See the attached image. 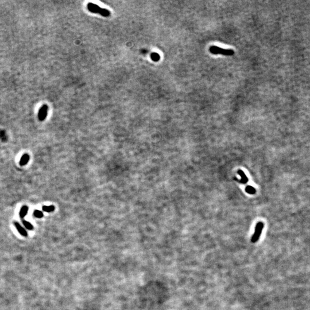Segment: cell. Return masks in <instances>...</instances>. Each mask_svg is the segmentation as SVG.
Here are the masks:
<instances>
[{
	"label": "cell",
	"instance_id": "5",
	"mask_svg": "<svg viewBox=\"0 0 310 310\" xmlns=\"http://www.w3.org/2000/svg\"><path fill=\"white\" fill-rule=\"evenodd\" d=\"M14 225L15 226L16 228V229L17 230V231L19 232V233L23 235V237H28V232L26 231V230L17 222H14Z\"/></svg>",
	"mask_w": 310,
	"mask_h": 310
},
{
	"label": "cell",
	"instance_id": "1",
	"mask_svg": "<svg viewBox=\"0 0 310 310\" xmlns=\"http://www.w3.org/2000/svg\"><path fill=\"white\" fill-rule=\"evenodd\" d=\"M87 8L90 12L92 13H98L104 17H108L110 15V12L108 9L101 8L98 5L93 3H89L87 5Z\"/></svg>",
	"mask_w": 310,
	"mask_h": 310
},
{
	"label": "cell",
	"instance_id": "6",
	"mask_svg": "<svg viewBox=\"0 0 310 310\" xmlns=\"http://www.w3.org/2000/svg\"><path fill=\"white\" fill-rule=\"evenodd\" d=\"M30 157L29 155L25 154H24V155L22 156L21 159H20V165L21 166H25L30 161Z\"/></svg>",
	"mask_w": 310,
	"mask_h": 310
},
{
	"label": "cell",
	"instance_id": "3",
	"mask_svg": "<svg viewBox=\"0 0 310 310\" xmlns=\"http://www.w3.org/2000/svg\"><path fill=\"white\" fill-rule=\"evenodd\" d=\"M263 228L264 223L263 222H259L257 223L255 228V231L251 238V241L252 243H256L259 241L261 236V232H263Z\"/></svg>",
	"mask_w": 310,
	"mask_h": 310
},
{
	"label": "cell",
	"instance_id": "10",
	"mask_svg": "<svg viewBox=\"0 0 310 310\" xmlns=\"http://www.w3.org/2000/svg\"><path fill=\"white\" fill-rule=\"evenodd\" d=\"M42 209L44 211H46L47 213L52 212L55 210V207L53 205L51 206H43L42 207Z\"/></svg>",
	"mask_w": 310,
	"mask_h": 310
},
{
	"label": "cell",
	"instance_id": "7",
	"mask_svg": "<svg viewBox=\"0 0 310 310\" xmlns=\"http://www.w3.org/2000/svg\"><path fill=\"white\" fill-rule=\"evenodd\" d=\"M28 210H29V207L26 206V205H24L23 206L21 210H20V217L21 218L23 219L24 217L26 216V215L28 214Z\"/></svg>",
	"mask_w": 310,
	"mask_h": 310
},
{
	"label": "cell",
	"instance_id": "13",
	"mask_svg": "<svg viewBox=\"0 0 310 310\" xmlns=\"http://www.w3.org/2000/svg\"><path fill=\"white\" fill-rule=\"evenodd\" d=\"M151 58L152 59L155 61V62H157L159 61V60L160 59V56L158 54H156V53H153L151 54Z\"/></svg>",
	"mask_w": 310,
	"mask_h": 310
},
{
	"label": "cell",
	"instance_id": "2",
	"mask_svg": "<svg viewBox=\"0 0 310 310\" xmlns=\"http://www.w3.org/2000/svg\"><path fill=\"white\" fill-rule=\"evenodd\" d=\"M210 51L213 54H222L227 56H232L234 54L232 49H226L215 46L210 48Z\"/></svg>",
	"mask_w": 310,
	"mask_h": 310
},
{
	"label": "cell",
	"instance_id": "11",
	"mask_svg": "<svg viewBox=\"0 0 310 310\" xmlns=\"http://www.w3.org/2000/svg\"><path fill=\"white\" fill-rule=\"evenodd\" d=\"M33 215L36 218H42L43 217V213L42 211L39 210H35L33 212Z\"/></svg>",
	"mask_w": 310,
	"mask_h": 310
},
{
	"label": "cell",
	"instance_id": "9",
	"mask_svg": "<svg viewBox=\"0 0 310 310\" xmlns=\"http://www.w3.org/2000/svg\"><path fill=\"white\" fill-rule=\"evenodd\" d=\"M22 223L23 224V225L25 227L26 229H27L28 230H33L34 228H33V226L31 224V223L25 219H23L22 220Z\"/></svg>",
	"mask_w": 310,
	"mask_h": 310
},
{
	"label": "cell",
	"instance_id": "8",
	"mask_svg": "<svg viewBox=\"0 0 310 310\" xmlns=\"http://www.w3.org/2000/svg\"><path fill=\"white\" fill-rule=\"evenodd\" d=\"M238 173L239 174V175L241 176V182L242 183H244V184H246L247 183H248V181H249V179L247 178V176H246L245 173L244 172V171H242L241 170H238Z\"/></svg>",
	"mask_w": 310,
	"mask_h": 310
},
{
	"label": "cell",
	"instance_id": "4",
	"mask_svg": "<svg viewBox=\"0 0 310 310\" xmlns=\"http://www.w3.org/2000/svg\"><path fill=\"white\" fill-rule=\"evenodd\" d=\"M47 111H48V106L44 105H43L39 110V114H38V118L39 120L41 121H43L45 120L46 118L47 115Z\"/></svg>",
	"mask_w": 310,
	"mask_h": 310
},
{
	"label": "cell",
	"instance_id": "12",
	"mask_svg": "<svg viewBox=\"0 0 310 310\" xmlns=\"http://www.w3.org/2000/svg\"><path fill=\"white\" fill-rule=\"evenodd\" d=\"M245 191L247 192H248L249 194H254L256 193V189L250 186H248L246 187L245 188Z\"/></svg>",
	"mask_w": 310,
	"mask_h": 310
}]
</instances>
